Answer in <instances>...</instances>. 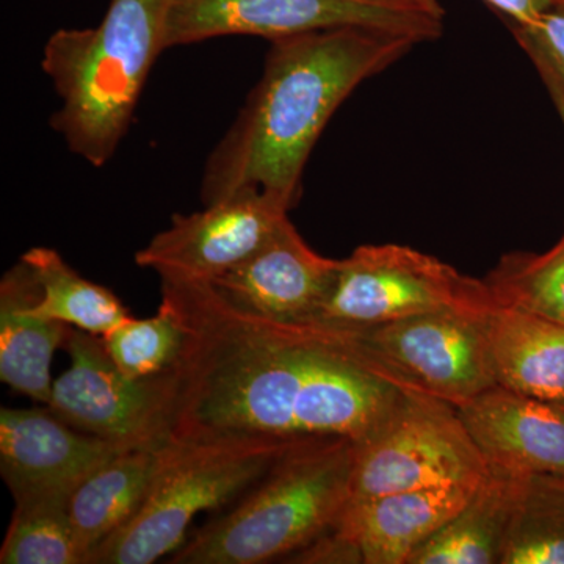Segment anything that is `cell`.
<instances>
[{
  "label": "cell",
  "instance_id": "1",
  "mask_svg": "<svg viewBox=\"0 0 564 564\" xmlns=\"http://www.w3.org/2000/svg\"><path fill=\"white\" fill-rule=\"evenodd\" d=\"M161 289L187 333L169 443L359 445L419 391L378 358L361 329L250 314L210 282L161 278Z\"/></svg>",
  "mask_w": 564,
  "mask_h": 564
},
{
  "label": "cell",
  "instance_id": "2",
  "mask_svg": "<svg viewBox=\"0 0 564 564\" xmlns=\"http://www.w3.org/2000/svg\"><path fill=\"white\" fill-rule=\"evenodd\" d=\"M414 44L410 36L358 25L272 41L261 80L207 159L204 206L259 191L291 209L304 165L334 111Z\"/></svg>",
  "mask_w": 564,
  "mask_h": 564
},
{
  "label": "cell",
  "instance_id": "3",
  "mask_svg": "<svg viewBox=\"0 0 564 564\" xmlns=\"http://www.w3.org/2000/svg\"><path fill=\"white\" fill-rule=\"evenodd\" d=\"M172 7L110 0L96 28L61 29L47 40L41 66L62 99L52 128L90 165H106L128 132L152 66L169 50Z\"/></svg>",
  "mask_w": 564,
  "mask_h": 564
},
{
  "label": "cell",
  "instance_id": "4",
  "mask_svg": "<svg viewBox=\"0 0 564 564\" xmlns=\"http://www.w3.org/2000/svg\"><path fill=\"white\" fill-rule=\"evenodd\" d=\"M356 447L348 440L295 445L258 484L195 533L173 564H262L291 558L332 530L350 502Z\"/></svg>",
  "mask_w": 564,
  "mask_h": 564
},
{
  "label": "cell",
  "instance_id": "5",
  "mask_svg": "<svg viewBox=\"0 0 564 564\" xmlns=\"http://www.w3.org/2000/svg\"><path fill=\"white\" fill-rule=\"evenodd\" d=\"M299 444H166L161 467L140 510L93 552L90 564H151L173 555L187 541L196 516L231 507Z\"/></svg>",
  "mask_w": 564,
  "mask_h": 564
},
{
  "label": "cell",
  "instance_id": "6",
  "mask_svg": "<svg viewBox=\"0 0 564 564\" xmlns=\"http://www.w3.org/2000/svg\"><path fill=\"white\" fill-rule=\"evenodd\" d=\"M496 300L485 281L402 245H362L340 259L317 322L373 328L444 310H488Z\"/></svg>",
  "mask_w": 564,
  "mask_h": 564
},
{
  "label": "cell",
  "instance_id": "7",
  "mask_svg": "<svg viewBox=\"0 0 564 564\" xmlns=\"http://www.w3.org/2000/svg\"><path fill=\"white\" fill-rule=\"evenodd\" d=\"M350 502L386 494L448 485H477L488 464L458 408L414 391L366 443L355 445Z\"/></svg>",
  "mask_w": 564,
  "mask_h": 564
},
{
  "label": "cell",
  "instance_id": "8",
  "mask_svg": "<svg viewBox=\"0 0 564 564\" xmlns=\"http://www.w3.org/2000/svg\"><path fill=\"white\" fill-rule=\"evenodd\" d=\"M69 367L54 380L46 406L63 422L121 447L166 441L174 373L128 377L115 366L101 336L69 328L63 345Z\"/></svg>",
  "mask_w": 564,
  "mask_h": 564
},
{
  "label": "cell",
  "instance_id": "9",
  "mask_svg": "<svg viewBox=\"0 0 564 564\" xmlns=\"http://www.w3.org/2000/svg\"><path fill=\"white\" fill-rule=\"evenodd\" d=\"M380 29L423 43L441 36L444 18L377 0H173L169 50L226 35L270 41L326 29Z\"/></svg>",
  "mask_w": 564,
  "mask_h": 564
},
{
  "label": "cell",
  "instance_id": "10",
  "mask_svg": "<svg viewBox=\"0 0 564 564\" xmlns=\"http://www.w3.org/2000/svg\"><path fill=\"white\" fill-rule=\"evenodd\" d=\"M491 307L436 311L361 333L403 380L458 408L497 384L486 336Z\"/></svg>",
  "mask_w": 564,
  "mask_h": 564
},
{
  "label": "cell",
  "instance_id": "11",
  "mask_svg": "<svg viewBox=\"0 0 564 564\" xmlns=\"http://www.w3.org/2000/svg\"><path fill=\"white\" fill-rule=\"evenodd\" d=\"M288 212L267 193L245 191L202 212L174 215L172 226L137 252V265L161 278L212 282L261 250L289 220Z\"/></svg>",
  "mask_w": 564,
  "mask_h": 564
},
{
  "label": "cell",
  "instance_id": "12",
  "mask_svg": "<svg viewBox=\"0 0 564 564\" xmlns=\"http://www.w3.org/2000/svg\"><path fill=\"white\" fill-rule=\"evenodd\" d=\"M339 262L314 251L288 220L261 250L210 284L247 313L278 322H317Z\"/></svg>",
  "mask_w": 564,
  "mask_h": 564
},
{
  "label": "cell",
  "instance_id": "13",
  "mask_svg": "<svg viewBox=\"0 0 564 564\" xmlns=\"http://www.w3.org/2000/svg\"><path fill=\"white\" fill-rule=\"evenodd\" d=\"M126 448L74 429L50 408L0 410V474L14 500L73 492Z\"/></svg>",
  "mask_w": 564,
  "mask_h": 564
},
{
  "label": "cell",
  "instance_id": "14",
  "mask_svg": "<svg viewBox=\"0 0 564 564\" xmlns=\"http://www.w3.org/2000/svg\"><path fill=\"white\" fill-rule=\"evenodd\" d=\"M489 469L564 477V408L494 384L458 406Z\"/></svg>",
  "mask_w": 564,
  "mask_h": 564
},
{
  "label": "cell",
  "instance_id": "15",
  "mask_svg": "<svg viewBox=\"0 0 564 564\" xmlns=\"http://www.w3.org/2000/svg\"><path fill=\"white\" fill-rule=\"evenodd\" d=\"M477 485L434 486L348 502L337 521L362 564H406L467 503Z\"/></svg>",
  "mask_w": 564,
  "mask_h": 564
},
{
  "label": "cell",
  "instance_id": "16",
  "mask_svg": "<svg viewBox=\"0 0 564 564\" xmlns=\"http://www.w3.org/2000/svg\"><path fill=\"white\" fill-rule=\"evenodd\" d=\"M40 295V282L24 261L0 281V380L14 392L47 404L54 384L52 358L65 345L69 326L32 313Z\"/></svg>",
  "mask_w": 564,
  "mask_h": 564
},
{
  "label": "cell",
  "instance_id": "17",
  "mask_svg": "<svg viewBox=\"0 0 564 564\" xmlns=\"http://www.w3.org/2000/svg\"><path fill=\"white\" fill-rule=\"evenodd\" d=\"M486 336L497 384L564 408L563 326L496 303Z\"/></svg>",
  "mask_w": 564,
  "mask_h": 564
},
{
  "label": "cell",
  "instance_id": "18",
  "mask_svg": "<svg viewBox=\"0 0 564 564\" xmlns=\"http://www.w3.org/2000/svg\"><path fill=\"white\" fill-rule=\"evenodd\" d=\"M166 444L126 448L70 492V524L88 564L93 552L140 510L159 473Z\"/></svg>",
  "mask_w": 564,
  "mask_h": 564
},
{
  "label": "cell",
  "instance_id": "19",
  "mask_svg": "<svg viewBox=\"0 0 564 564\" xmlns=\"http://www.w3.org/2000/svg\"><path fill=\"white\" fill-rule=\"evenodd\" d=\"M519 478L489 469L467 503L406 564H500Z\"/></svg>",
  "mask_w": 564,
  "mask_h": 564
},
{
  "label": "cell",
  "instance_id": "20",
  "mask_svg": "<svg viewBox=\"0 0 564 564\" xmlns=\"http://www.w3.org/2000/svg\"><path fill=\"white\" fill-rule=\"evenodd\" d=\"M40 282L41 295L31 311L50 318L104 336L131 317L121 300L102 285L80 276L57 251L32 248L21 256Z\"/></svg>",
  "mask_w": 564,
  "mask_h": 564
},
{
  "label": "cell",
  "instance_id": "21",
  "mask_svg": "<svg viewBox=\"0 0 564 564\" xmlns=\"http://www.w3.org/2000/svg\"><path fill=\"white\" fill-rule=\"evenodd\" d=\"M70 492H47L14 500L2 564H88L69 518Z\"/></svg>",
  "mask_w": 564,
  "mask_h": 564
},
{
  "label": "cell",
  "instance_id": "22",
  "mask_svg": "<svg viewBox=\"0 0 564 564\" xmlns=\"http://www.w3.org/2000/svg\"><path fill=\"white\" fill-rule=\"evenodd\" d=\"M500 564H564V477L521 475Z\"/></svg>",
  "mask_w": 564,
  "mask_h": 564
},
{
  "label": "cell",
  "instance_id": "23",
  "mask_svg": "<svg viewBox=\"0 0 564 564\" xmlns=\"http://www.w3.org/2000/svg\"><path fill=\"white\" fill-rule=\"evenodd\" d=\"M484 281L497 304L540 315L564 328V234L543 254L503 256Z\"/></svg>",
  "mask_w": 564,
  "mask_h": 564
},
{
  "label": "cell",
  "instance_id": "24",
  "mask_svg": "<svg viewBox=\"0 0 564 564\" xmlns=\"http://www.w3.org/2000/svg\"><path fill=\"white\" fill-rule=\"evenodd\" d=\"M111 361L128 377H161L174 372L187 345V333L169 304L148 318L128 317L101 336Z\"/></svg>",
  "mask_w": 564,
  "mask_h": 564
},
{
  "label": "cell",
  "instance_id": "25",
  "mask_svg": "<svg viewBox=\"0 0 564 564\" xmlns=\"http://www.w3.org/2000/svg\"><path fill=\"white\" fill-rule=\"evenodd\" d=\"M510 31L532 62L547 63L564 79V3Z\"/></svg>",
  "mask_w": 564,
  "mask_h": 564
},
{
  "label": "cell",
  "instance_id": "26",
  "mask_svg": "<svg viewBox=\"0 0 564 564\" xmlns=\"http://www.w3.org/2000/svg\"><path fill=\"white\" fill-rule=\"evenodd\" d=\"M496 13L511 25L529 24L544 14L545 11L562 6L564 0H484Z\"/></svg>",
  "mask_w": 564,
  "mask_h": 564
},
{
  "label": "cell",
  "instance_id": "27",
  "mask_svg": "<svg viewBox=\"0 0 564 564\" xmlns=\"http://www.w3.org/2000/svg\"><path fill=\"white\" fill-rule=\"evenodd\" d=\"M533 65L536 66L538 73H540L541 79H543L545 88H547L549 95H551L552 101H554L555 109L558 110L560 118H562L564 124V79L560 76L554 68L547 65V63L534 61Z\"/></svg>",
  "mask_w": 564,
  "mask_h": 564
},
{
  "label": "cell",
  "instance_id": "28",
  "mask_svg": "<svg viewBox=\"0 0 564 564\" xmlns=\"http://www.w3.org/2000/svg\"><path fill=\"white\" fill-rule=\"evenodd\" d=\"M377 2L392 3V6H402L408 7V9L425 11V13L433 14V17L437 18H444L445 14L440 0H377Z\"/></svg>",
  "mask_w": 564,
  "mask_h": 564
},
{
  "label": "cell",
  "instance_id": "29",
  "mask_svg": "<svg viewBox=\"0 0 564 564\" xmlns=\"http://www.w3.org/2000/svg\"><path fill=\"white\" fill-rule=\"evenodd\" d=\"M564 3V2H563Z\"/></svg>",
  "mask_w": 564,
  "mask_h": 564
}]
</instances>
